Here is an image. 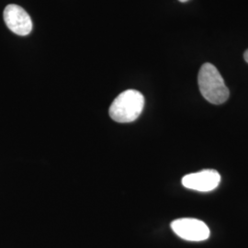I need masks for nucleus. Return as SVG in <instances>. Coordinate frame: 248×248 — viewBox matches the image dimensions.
<instances>
[{"mask_svg": "<svg viewBox=\"0 0 248 248\" xmlns=\"http://www.w3.org/2000/svg\"><path fill=\"white\" fill-rule=\"evenodd\" d=\"M144 107V97L142 93L128 89L121 93L109 108L110 118L120 124L134 122L141 115Z\"/></svg>", "mask_w": 248, "mask_h": 248, "instance_id": "nucleus-2", "label": "nucleus"}, {"mask_svg": "<svg viewBox=\"0 0 248 248\" xmlns=\"http://www.w3.org/2000/svg\"><path fill=\"white\" fill-rule=\"evenodd\" d=\"M244 58H245V60H246V62L248 63V49L245 52V54H244Z\"/></svg>", "mask_w": 248, "mask_h": 248, "instance_id": "nucleus-6", "label": "nucleus"}, {"mask_svg": "<svg viewBox=\"0 0 248 248\" xmlns=\"http://www.w3.org/2000/svg\"><path fill=\"white\" fill-rule=\"evenodd\" d=\"M173 232L182 239L201 242L210 236V229L202 221L192 218L177 219L171 222Z\"/></svg>", "mask_w": 248, "mask_h": 248, "instance_id": "nucleus-3", "label": "nucleus"}, {"mask_svg": "<svg viewBox=\"0 0 248 248\" xmlns=\"http://www.w3.org/2000/svg\"><path fill=\"white\" fill-rule=\"evenodd\" d=\"M4 20L9 30L19 36L29 35L32 31V20L18 5H8L4 10Z\"/></svg>", "mask_w": 248, "mask_h": 248, "instance_id": "nucleus-4", "label": "nucleus"}, {"mask_svg": "<svg viewBox=\"0 0 248 248\" xmlns=\"http://www.w3.org/2000/svg\"><path fill=\"white\" fill-rule=\"evenodd\" d=\"M220 174L214 169H205L201 172L188 174L182 178V185L197 191L209 192L219 186Z\"/></svg>", "mask_w": 248, "mask_h": 248, "instance_id": "nucleus-5", "label": "nucleus"}, {"mask_svg": "<svg viewBox=\"0 0 248 248\" xmlns=\"http://www.w3.org/2000/svg\"><path fill=\"white\" fill-rule=\"evenodd\" d=\"M178 1H180V2H186V1H188V0H178Z\"/></svg>", "mask_w": 248, "mask_h": 248, "instance_id": "nucleus-7", "label": "nucleus"}, {"mask_svg": "<svg viewBox=\"0 0 248 248\" xmlns=\"http://www.w3.org/2000/svg\"><path fill=\"white\" fill-rule=\"evenodd\" d=\"M202 95L210 103L219 105L224 103L230 95L229 89L217 68L209 62L202 64L198 77Z\"/></svg>", "mask_w": 248, "mask_h": 248, "instance_id": "nucleus-1", "label": "nucleus"}]
</instances>
